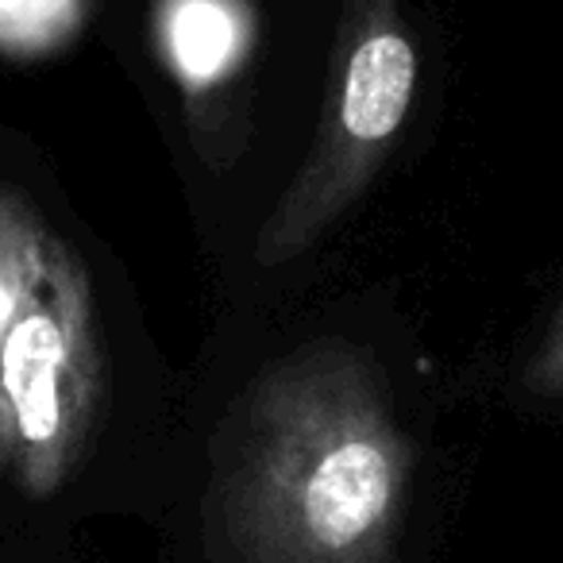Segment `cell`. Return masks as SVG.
<instances>
[{
    "label": "cell",
    "mask_w": 563,
    "mask_h": 563,
    "mask_svg": "<svg viewBox=\"0 0 563 563\" xmlns=\"http://www.w3.org/2000/svg\"><path fill=\"white\" fill-rule=\"evenodd\" d=\"M104 394L86 263L35 201L0 186V478L55 498L93 448Z\"/></svg>",
    "instance_id": "cell-2"
},
{
    "label": "cell",
    "mask_w": 563,
    "mask_h": 563,
    "mask_svg": "<svg viewBox=\"0 0 563 563\" xmlns=\"http://www.w3.org/2000/svg\"><path fill=\"white\" fill-rule=\"evenodd\" d=\"M81 20V0H0V51L40 55L66 40Z\"/></svg>",
    "instance_id": "cell-5"
},
{
    "label": "cell",
    "mask_w": 563,
    "mask_h": 563,
    "mask_svg": "<svg viewBox=\"0 0 563 563\" xmlns=\"http://www.w3.org/2000/svg\"><path fill=\"white\" fill-rule=\"evenodd\" d=\"M155 43L189 109L224 89L255 51V9L247 0H151Z\"/></svg>",
    "instance_id": "cell-4"
},
{
    "label": "cell",
    "mask_w": 563,
    "mask_h": 563,
    "mask_svg": "<svg viewBox=\"0 0 563 563\" xmlns=\"http://www.w3.org/2000/svg\"><path fill=\"white\" fill-rule=\"evenodd\" d=\"M417 70L398 0H347L317 140L258 228L255 263L263 271L306 255L367 194L413 109Z\"/></svg>",
    "instance_id": "cell-3"
},
{
    "label": "cell",
    "mask_w": 563,
    "mask_h": 563,
    "mask_svg": "<svg viewBox=\"0 0 563 563\" xmlns=\"http://www.w3.org/2000/svg\"><path fill=\"white\" fill-rule=\"evenodd\" d=\"M525 383H529V390L540 394V398H560L563 394V306H560V313H555V321L548 324L544 344H540L537 355L529 360Z\"/></svg>",
    "instance_id": "cell-6"
},
{
    "label": "cell",
    "mask_w": 563,
    "mask_h": 563,
    "mask_svg": "<svg viewBox=\"0 0 563 563\" xmlns=\"http://www.w3.org/2000/svg\"><path fill=\"white\" fill-rule=\"evenodd\" d=\"M417 452L347 340L271 363L224 421L209 529L224 563H390Z\"/></svg>",
    "instance_id": "cell-1"
}]
</instances>
